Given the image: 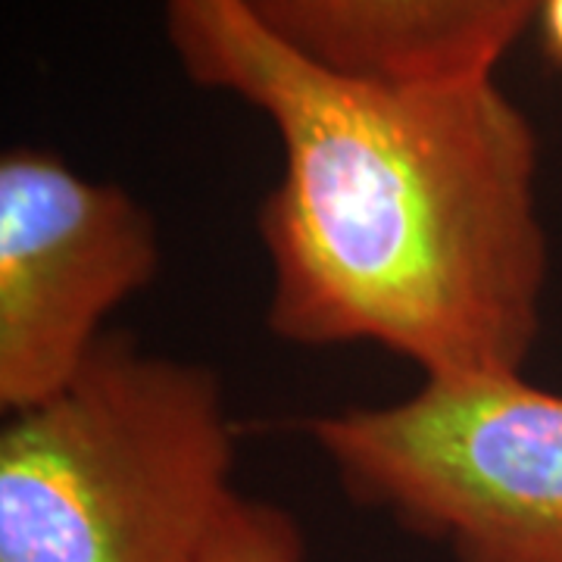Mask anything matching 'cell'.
<instances>
[{
	"mask_svg": "<svg viewBox=\"0 0 562 562\" xmlns=\"http://www.w3.org/2000/svg\"><path fill=\"white\" fill-rule=\"evenodd\" d=\"M162 20L188 79L279 132L284 169L257 216L272 335L375 344L422 379L522 372L550 276L541 147L494 79L347 76L276 38L241 0H162Z\"/></svg>",
	"mask_w": 562,
	"mask_h": 562,
	"instance_id": "1",
	"label": "cell"
},
{
	"mask_svg": "<svg viewBox=\"0 0 562 562\" xmlns=\"http://www.w3.org/2000/svg\"><path fill=\"white\" fill-rule=\"evenodd\" d=\"M232 462L216 372L106 335L0 431V562H203Z\"/></svg>",
	"mask_w": 562,
	"mask_h": 562,
	"instance_id": "2",
	"label": "cell"
},
{
	"mask_svg": "<svg viewBox=\"0 0 562 562\" xmlns=\"http://www.w3.org/2000/svg\"><path fill=\"white\" fill-rule=\"evenodd\" d=\"M306 431L353 501L457 562H562V394L522 372L422 379Z\"/></svg>",
	"mask_w": 562,
	"mask_h": 562,
	"instance_id": "3",
	"label": "cell"
},
{
	"mask_svg": "<svg viewBox=\"0 0 562 562\" xmlns=\"http://www.w3.org/2000/svg\"><path fill=\"white\" fill-rule=\"evenodd\" d=\"M160 269L150 213L57 154L0 160V406L20 413L72 382L103 322Z\"/></svg>",
	"mask_w": 562,
	"mask_h": 562,
	"instance_id": "4",
	"label": "cell"
},
{
	"mask_svg": "<svg viewBox=\"0 0 562 562\" xmlns=\"http://www.w3.org/2000/svg\"><path fill=\"white\" fill-rule=\"evenodd\" d=\"M284 44L391 85L494 79L541 0H241Z\"/></svg>",
	"mask_w": 562,
	"mask_h": 562,
	"instance_id": "5",
	"label": "cell"
},
{
	"mask_svg": "<svg viewBox=\"0 0 562 562\" xmlns=\"http://www.w3.org/2000/svg\"><path fill=\"white\" fill-rule=\"evenodd\" d=\"M301 525L269 501L235 494L203 562H303Z\"/></svg>",
	"mask_w": 562,
	"mask_h": 562,
	"instance_id": "6",
	"label": "cell"
},
{
	"mask_svg": "<svg viewBox=\"0 0 562 562\" xmlns=\"http://www.w3.org/2000/svg\"><path fill=\"white\" fill-rule=\"evenodd\" d=\"M538 25H541L547 54L557 63H562V0H541Z\"/></svg>",
	"mask_w": 562,
	"mask_h": 562,
	"instance_id": "7",
	"label": "cell"
}]
</instances>
